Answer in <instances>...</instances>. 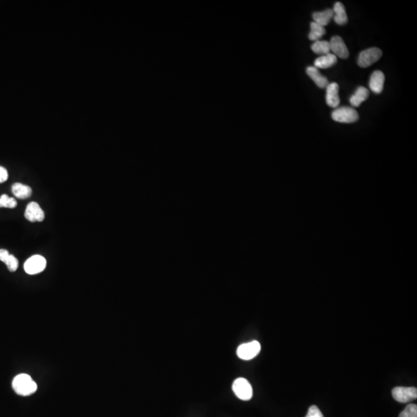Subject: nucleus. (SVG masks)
<instances>
[{
  "label": "nucleus",
  "instance_id": "nucleus-1",
  "mask_svg": "<svg viewBox=\"0 0 417 417\" xmlns=\"http://www.w3.org/2000/svg\"><path fill=\"white\" fill-rule=\"evenodd\" d=\"M14 391L21 396H30L35 393L37 385L30 375L27 374H20L13 381Z\"/></svg>",
  "mask_w": 417,
  "mask_h": 417
},
{
  "label": "nucleus",
  "instance_id": "nucleus-3",
  "mask_svg": "<svg viewBox=\"0 0 417 417\" xmlns=\"http://www.w3.org/2000/svg\"><path fill=\"white\" fill-rule=\"evenodd\" d=\"M382 52L377 47L366 49L360 53L358 58V65L362 68H366L380 59Z\"/></svg>",
  "mask_w": 417,
  "mask_h": 417
},
{
  "label": "nucleus",
  "instance_id": "nucleus-17",
  "mask_svg": "<svg viewBox=\"0 0 417 417\" xmlns=\"http://www.w3.org/2000/svg\"><path fill=\"white\" fill-rule=\"evenodd\" d=\"M369 95V90L367 88L364 87H358L353 96H351V98H349V102L353 107H357L367 99Z\"/></svg>",
  "mask_w": 417,
  "mask_h": 417
},
{
  "label": "nucleus",
  "instance_id": "nucleus-19",
  "mask_svg": "<svg viewBox=\"0 0 417 417\" xmlns=\"http://www.w3.org/2000/svg\"><path fill=\"white\" fill-rule=\"evenodd\" d=\"M326 33L325 27L317 24L316 22H311V31L309 34V38L310 41H317L321 39V37L325 35Z\"/></svg>",
  "mask_w": 417,
  "mask_h": 417
},
{
  "label": "nucleus",
  "instance_id": "nucleus-4",
  "mask_svg": "<svg viewBox=\"0 0 417 417\" xmlns=\"http://www.w3.org/2000/svg\"><path fill=\"white\" fill-rule=\"evenodd\" d=\"M233 391L239 399L248 401L253 396V389L250 383L244 378H236L233 383Z\"/></svg>",
  "mask_w": 417,
  "mask_h": 417
},
{
  "label": "nucleus",
  "instance_id": "nucleus-7",
  "mask_svg": "<svg viewBox=\"0 0 417 417\" xmlns=\"http://www.w3.org/2000/svg\"><path fill=\"white\" fill-rule=\"evenodd\" d=\"M260 344L257 341H253L240 345L236 351V354L241 359L250 360L257 356L260 353Z\"/></svg>",
  "mask_w": 417,
  "mask_h": 417
},
{
  "label": "nucleus",
  "instance_id": "nucleus-16",
  "mask_svg": "<svg viewBox=\"0 0 417 417\" xmlns=\"http://www.w3.org/2000/svg\"><path fill=\"white\" fill-rule=\"evenodd\" d=\"M337 63V57L333 54H326L317 58L314 61L316 68L326 69L333 67Z\"/></svg>",
  "mask_w": 417,
  "mask_h": 417
},
{
  "label": "nucleus",
  "instance_id": "nucleus-8",
  "mask_svg": "<svg viewBox=\"0 0 417 417\" xmlns=\"http://www.w3.org/2000/svg\"><path fill=\"white\" fill-rule=\"evenodd\" d=\"M330 50L334 53V55L341 58L347 59L349 57V51L345 45L343 39L339 36H334L329 41Z\"/></svg>",
  "mask_w": 417,
  "mask_h": 417
},
{
  "label": "nucleus",
  "instance_id": "nucleus-14",
  "mask_svg": "<svg viewBox=\"0 0 417 417\" xmlns=\"http://www.w3.org/2000/svg\"><path fill=\"white\" fill-rule=\"evenodd\" d=\"M334 17V12L333 9H328L323 12H314L312 14V18L314 22L325 27L330 23V21Z\"/></svg>",
  "mask_w": 417,
  "mask_h": 417
},
{
  "label": "nucleus",
  "instance_id": "nucleus-23",
  "mask_svg": "<svg viewBox=\"0 0 417 417\" xmlns=\"http://www.w3.org/2000/svg\"><path fill=\"white\" fill-rule=\"evenodd\" d=\"M305 417H324V416L317 406H312Z\"/></svg>",
  "mask_w": 417,
  "mask_h": 417
},
{
  "label": "nucleus",
  "instance_id": "nucleus-10",
  "mask_svg": "<svg viewBox=\"0 0 417 417\" xmlns=\"http://www.w3.org/2000/svg\"><path fill=\"white\" fill-rule=\"evenodd\" d=\"M339 87L335 82L329 83L326 87V103L329 107L336 108L340 104V98L338 96Z\"/></svg>",
  "mask_w": 417,
  "mask_h": 417
},
{
  "label": "nucleus",
  "instance_id": "nucleus-6",
  "mask_svg": "<svg viewBox=\"0 0 417 417\" xmlns=\"http://www.w3.org/2000/svg\"><path fill=\"white\" fill-rule=\"evenodd\" d=\"M392 395L396 401L402 403L410 402L417 398V390L415 387L398 386L392 390Z\"/></svg>",
  "mask_w": 417,
  "mask_h": 417
},
{
  "label": "nucleus",
  "instance_id": "nucleus-15",
  "mask_svg": "<svg viewBox=\"0 0 417 417\" xmlns=\"http://www.w3.org/2000/svg\"><path fill=\"white\" fill-rule=\"evenodd\" d=\"M334 21L338 25L346 24L348 22V16L345 11V6L342 2H337L334 4Z\"/></svg>",
  "mask_w": 417,
  "mask_h": 417
},
{
  "label": "nucleus",
  "instance_id": "nucleus-5",
  "mask_svg": "<svg viewBox=\"0 0 417 417\" xmlns=\"http://www.w3.org/2000/svg\"><path fill=\"white\" fill-rule=\"evenodd\" d=\"M46 267V260L41 255H34L28 259L24 264L26 273L30 275L37 274L44 271Z\"/></svg>",
  "mask_w": 417,
  "mask_h": 417
},
{
  "label": "nucleus",
  "instance_id": "nucleus-22",
  "mask_svg": "<svg viewBox=\"0 0 417 417\" xmlns=\"http://www.w3.org/2000/svg\"><path fill=\"white\" fill-rule=\"evenodd\" d=\"M399 417H417V405H408L403 411L401 412Z\"/></svg>",
  "mask_w": 417,
  "mask_h": 417
},
{
  "label": "nucleus",
  "instance_id": "nucleus-11",
  "mask_svg": "<svg viewBox=\"0 0 417 417\" xmlns=\"http://www.w3.org/2000/svg\"><path fill=\"white\" fill-rule=\"evenodd\" d=\"M385 74L381 70H375L369 80V88L375 94H380L383 90Z\"/></svg>",
  "mask_w": 417,
  "mask_h": 417
},
{
  "label": "nucleus",
  "instance_id": "nucleus-21",
  "mask_svg": "<svg viewBox=\"0 0 417 417\" xmlns=\"http://www.w3.org/2000/svg\"><path fill=\"white\" fill-rule=\"evenodd\" d=\"M17 206V200L14 198L9 197L7 195L4 194L0 196V208L6 207V208H16Z\"/></svg>",
  "mask_w": 417,
  "mask_h": 417
},
{
  "label": "nucleus",
  "instance_id": "nucleus-9",
  "mask_svg": "<svg viewBox=\"0 0 417 417\" xmlns=\"http://www.w3.org/2000/svg\"><path fill=\"white\" fill-rule=\"evenodd\" d=\"M25 218L32 223L42 222L44 220L45 213L38 203L31 202L26 207Z\"/></svg>",
  "mask_w": 417,
  "mask_h": 417
},
{
  "label": "nucleus",
  "instance_id": "nucleus-2",
  "mask_svg": "<svg viewBox=\"0 0 417 417\" xmlns=\"http://www.w3.org/2000/svg\"><path fill=\"white\" fill-rule=\"evenodd\" d=\"M333 120L341 123H354L359 118L355 109L350 107H341L334 109L332 113Z\"/></svg>",
  "mask_w": 417,
  "mask_h": 417
},
{
  "label": "nucleus",
  "instance_id": "nucleus-20",
  "mask_svg": "<svg viewBox=\"0 0 417 417\" xmlns=\"http://www.w3.org/2000/svg\"><path fill=\"white\" fill-rule=\"evenodd\" d=\"M312 50L316 54H324V55H326V54H330V44H329V41H315L312 45Z\"/></svg>",
  "mask_w": 417,
  "mask_h": 417
},
{
  "label": "nucleus",
  "instance_id": "nucleus-24",
  "mask_svg": "<svg viewBox=\"0 0 417 417\" xmlns=\"http://www.w3.org/2000/svg\"><path fill=\"white\" fill-rule=\"evenodd\" d=\"M7 170L4 167H0V183H3L8 179Z\"/></svg>",
  "mask_w": 417,
  "mask_h": 417
},
{
  "label": "nucleus",
  "instance_id": "nucleus-13",
  "mask_svg": "<svg viewBox=\"0 0 417 417\" xmlns=\"http://www.w3.org/2000/svg\"><path fill=\"white\" fill-rule=\"evenodd\" d=\"M0 260L6 264L9 271L15 272L18 269V260L15 256L10 254L6 250L0 249Z\"/></svg>",
  "mask_w": 417,
  "mask_h": 417
},
{
  "label": "nucleus",
  "instance_id": "nucleus-12",
  "mask_svg": "<svg viewBox=\"0 0 417 417\" xmlns=\"http://www.w3.org/2000/svg\"><path fill=\"white\" fill-rule=\"evenodd\" d=\"M306 73L309 76V78L316 83L317 87L320 88H326L329 86V80L322 75L314 67H308L306 68Z\"/></svg>",
  "mask_w": 417,
  "mask_h": 417
},
{
  "label": "nucleus",
  "instance_id": "nucleus-18",
  "mask_svg": "<svg viewBox=\"0 0 417 417\" xmlns=\"http://www.w3.org/2000/svg\"><path fill=\"white\" fill-rule=\"evenodd\" d=\"M12 192L13 195L18 199L25 200L30 198L32 195V188L22 183H14L12 187Z\"/></svg>",
  "mask_w": 417,
  "mask_h": 417
}]
</instances>
